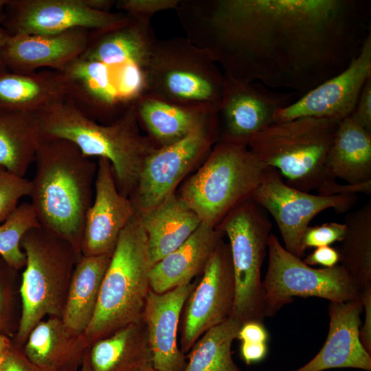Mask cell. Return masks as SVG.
<instances>
[{
	"mask_svg": "<svg viewBox=\"0 0 371 371\" xmlns=\"http://www.w3.org/2000/svg\"><path fill=\"white\" fill-rule=\"evenodd\" d=\"M198 279L163 293L150 289L144 311L153 367L157 371H183L186 356L178 346L177 333L185 302Z\"/></svg>",
	"mask_w": 371,
	"mask_h": 371,
	"instance_id": "19",
	"label": "cell"
},
{
	"mask_svg": "<svg viewBox=\"0 0 371 371\" xmlns=\"http://www.w3.org/2000/svg\"><path fill=\"white\" fill-rule=\"evenodd\" d=\"M13 344L12 338L0 335V363Z\"/></svg>",
	"mask_w": 371,
	"mask_h": 371,
	"instance_id": "47",
	"label": "cell"
},
{
	"mask_svg": "<svg viewBox=\"0 0 371 371\" xmlns=\"http://www.w3.org/2000/svg\"><path fill=\"white\" fill-rule=\"evenodd\" d=\"M181 0H119L115 6L128 14L152 17L155 13L176 9Z\"/></svg>",
	"mask_w": 371,
	"mask_h": 371,
	"instance_id": "39",
	"label": "cell"
},
{
	"mask_svg": "<svg viewBox=\"0 0 371 371\" xmlns=\"http://www.w3.org/2000/svg\"><path fill=\"white\" fill-rule=\"evenodd\" d=\"M39 225L30 203L19 205L0 224V257L14 269H21L26 263V256L21 247L23 236L28 230Z\"/></svg>",
	"mask_w": 371,
	"mask_h": 371,
	"instance_id": "34",
	"label": "cell"
},
{
	"mask_svg": "<svg viewBox=\"0 0 371 371\" xmlns=\"http://www.w3.org/2000/svg\"><path fill=\"white\" fill-rule=\"evenodd\" d=\"M144 371H157V370L154 369L153 366H150L147 369L144 370Z\"/></svg>",
	"mask_w": 371,
	"mask_h": 371,
	"instance_id": "51",
	"label": "cell"
},
{
	"mask_svg": "<svg viewBox=\"0 0 371 371\" xmlns=\"http://www.w3.org/2000/svg\"><path fill=\"white\" fill-rule=\"evenodd\" d=\"M339 122L315 117L273 122L252 136L247 146L265 167L277 170L287 185L318 191L335 180L328 176L325 163Z\"/></svg>",
	"mask_w": 371,
	"mask_h": 371,
	"instance_id": "5",
	"label": "cell"
},
{
	"mask_svg": "<svg viewBox=\"0 0 371 371\" xmlns=\"http://www.w3.org/2000/svg\"><path fill=\"white\" fill-rule=\"evenodd\" d=\"M68 98V86L59 71L23 74L0 70V112L38 113Z\"/></svg>",
	"mask_w": 371,
	"mask_h": 371,
	"instance_id": "25",
	"label": "cell"
},
{
	"mask_svg": "<svg viewBox=\"0 0 371 371\" xmlns=\"http://www.w3.org/2000/svg\"><path fill=\"white\" fill-rule=\"evenodd\" d=\"M175 10L224 74L301 96L346 69L371 32L370 0H181Z\"/></svg>",
	"mask_w": 371,
	"mask_h": 371,
	"instance_id": "1",
	"label": "cell"
},
{
	"mask_svg": "<svg viewBox=\"0 0 371 371\" xmlns=\"http://www.w3.org/2000/svg\"><path fill=\"white\" fill-rule=\"evenodd\" d=\"M251 199L274 218L284 247L298 258L304 252L301 240L310 222L321 212L333 209L344 213L356 203V194L322 196L301 191L287 185L279 172L266 167L261 181Z\"/></svg>",
	"mask_w": 371,
	"mask_h": 371,
	"instance_id": "12",
	"label": "cell"
},
{
	"mask_svg": "<svg viewBox=\"0 0 371 371\" xmlns=\"http://www.w3.org/2000/svg\"><path fill=\"white\" fill-rule=\"evenodd\" d=\"M18 271L0 257V335L14 337L19 326L17 316Z\"/></svg>",
	"mask_w": 371,
	"mask_h": 371,
	"instance_id": "35",
	"label": "cell"
},
{
	"mask_svg": "<svg viewBox=\"0 0 371 371\" xmlns=\"http://www.w3.org/2000/svg\"><path fill=\"white\" fill-rule=\"evenodd\" d=\"M89 359L93 371H144L153 366L144 319L95 341L89 348Z\"/></svg>",
	"mask_w": 371,
	"mask_h": 371,
	"instance_id": "28",
	"label": "cell"
},
{
	"mask_svg": "<svg viewBox=\"0 0 371 371\" xmlns=\"http://www.w3.org/2000/svg\"><path fill=\"white\" fill-rule=\"evenodd\" d=\"M153 265L137 213L121 232L105 272L94 315L84 333L89 346L143 319Z\"/></svg>",
	"mask_w": 371,
	"mask_h": 371,
	"instance_id": "4",
	"label": "cell"
},
{
	"mask_svg": "<svg viewBox=\"0 0 371 371\" xmlns=\"http://www.w3.org/2000/svg\"><path fill=\"white\" fill-rule=\"evenodd\" d=\"M339 261V253L335 249L330 246H323L315 248V249L304 260V262L309 266L319 265L324 267H334Z\"/></svg>",
	"mask_w": 371,
	"mask_h": 371,
	"instance_id": "44",
	"label": "cell"
},
{
	"mask_svg": "<svg viewBox=\"0 0 371 371\" xmlns=\"http://www.w3.org/2000/svg\"><path fill=\"white\" fill-rule=\"evenodd\" d=\"M361 299L346 302H330L329 330L319 352L308 363L293 371H323L352 368L371 370V355L359 339Z\"/></svg>",
	"mask_w": 371,
	"mask_h": 371,
	"instance_id": "20",
	"label": "cell"
},
{
	"mask_svg": "<svg viewBox=\"0 0 371 371\" xmlns=\"http://www.w3.org/2000/svg\"><path fill=\"white\" fill-rule=\"evenodd\" d=\"M325 168L332 179L348 184L371 181V132L348 115L339 122Z\"/></svg>",
	"mask_w": 371,
	"mask_h": 371,
	"instance_id": "29",
	"label": "cell"
},
{
	"mask_svg": "<svg viewBox=\"0 0 371 371\" xmlns=\"http://www.w3.org/2000/svg\"><path fill=\"white\" fill-rule=\"evenodd\" d=\"M266 343L242 342L240 355L247 364L262 360L267 353Z\"/></svg>",
	"mask_w": 371,
	"mask_h": 371,
	"instance_id": "46",
	"label": "cell"
},
{
	"mask_svg": "<svg viewBox=\"0 0 371 371\" xmlns=\"http://www.w3.org/2000/svg\"><path fill=\"white\" fill-rule=\"evenodd\" d=\"M75 371H93L89 359V349L85 354L82 363L80 368Z\"/></svg>",
	"mask_w": 371,
	"mask_h": 371,
	"instance_id": "49",
	"label": "cell"
},
{
	"mask_svg": "<svg viewBox=\"0 0 371 371\" xmlns=\"http://www.w3.org/2000/svg\"><path fill=\"white\" fill-rule=\"evenodd\" d=\"M117 67L114 70L115 86L121 104L127 108L145 92L144 73L141 67L133 64Z\"/></svg>",
	"mask_w": 371,
	"mask_h": 371,
	"instance_id": "37",
	"label": "cell"
},
{
	"mask_svg": "<svg viewBox=\"0 0 371 371\" xmlns=\"http://www.w3.org/2000/svg\"><path fill=\"white\" fill-rule=\"evenodd\" d=\"M41 142L38 113L0 112V166L24 177Z\"/></svg>",
	"mask_w": 371,
	"mask_h": 371,
	"instance_id": "31",
	"label": "cell"
},
{
	"mask_svg": "<svg viewBox=\"0 0 371 371\" xmlns=\"http://www.w3.org/2000/svg\"><path fill=\"white\" fill-rule=\"evenodd\" d=\"M0 371H1V367H0Z\"/></svg>",
	"mask_w": 371,
	"mask_h": 371,
	"instance_id": "52",
	"label": "cell"
},
{
	"mask_svg": "<svg viewBox=\"0 0 371 371\" xmlns=\"http://www.w3.org/2000/svg\"><path fill=\"white\" fill-rule=\"evenodd\" d=\"M265 168L247 145L218 141L182 186L179 196L202 223L216 227L233 209L251 199Z\"/></svg>",
	"mask_w": 371,
	"mask_h": 371,
	"instance_id": "8",
	"label": "cell"
},
{
	"mask_svg": "<svg viewBox=\"0 0 371 371\" xmlns=\"http://www.w3.org/2000/svg\"><path fill=\"white\" fill-rule=\"evenodd\" d=\"M127 14L122 24L100 33H91L80 57L110 67L133 64L142 69L157 40L150 17Z\"/></svg>",
	"mask_w": 371,
	"mask_h": 371,
	"instance_id": "22",
	"label": "cell"
},
{
	"mask_svg": "<svg viewBox=\"0 0 371 371\" xmlns=\"http://www.w3.org/2000/svg\"><path fill=\"white\" fill-rule=\"evenodd\" d=\"M229 241L235 280V300L231 317L242 325L263 323L261 268L272 225L251 199L229 212L216 226Z\"/></svg>",
	"mask_w": 371,
	"mask_h": 371,
	"instance_id": "9",
	"label": "cell"
},
{
	"mask_svg": "<svg viewBox=\"0 0 371 371\" xmlns=\"http://www.w3.org/2000/svg\"><path fill=\"white\" fill-rule=\"evenodd\" d=\"M26 256L19 286L21 311L14 343L23 347L45 316L62 318L71 276L81 256L65 240L39 225L21 240Z\"/></svg>",
	"mask_w": 371,
	"mask_h": 371,
	"instance_id": "6",
	"label": "cell"
},
{
	"mask_svg": "<svg viewBox=\"0 0 371 371\" xmlns=\"http://www.w3.org/2000/svg\"><path fill=\"white\" fill-rule=\"evenodd\" d=\"M346 229L344 223L330 222L315 227L308 226L302 237V249L304 252L307 248L330 246L335 242L342 241Z\"/></svg>",
	"mask_w": 371,
	"mask_h": 371,
	"instance_id": "38",
	"label": "cell"
},
{
	"mask_svg": "<svg viewBox=\"0 0 371 371\" xmlns=\"http://www.w3.org/2000/svg\"><path fill=\"white\" fill-rule=\"evenodd\" d=\"M224 74V73H223ZM225 84L218 109V141L247 143L252 136L274 122L276 112L301 95L269 88L224 74Z\"/></svg>",
	"mask_w": 371,
	"mask_h": 371,
	"instance_id": "15",
	"label": "cell"
},
{
	"mask_svg": "<svg viewBox=\"0 0 371 371\" xmlns=\"http://www.w3.org/2000/svg\"><path fill=\"white\" fill-rule=\"evenodd\" d=\"M111 256L81 255L76 263L61 318L76 333L84 334L92 320Z\"/></svg>",
	"mask_w": 371,
	"mask_h": 371,
	"instance_id": "30",
	"label": "cell"
},
{
	"mask_svg": "<svg viewBox=\"0 0 371 371\" xmlns=\"http://www.w3.org/2000/svg\"><path fill=\"white\" fill-rule=\"evenodd\" d=\"M370 77L371 32L358 56L346 69L302 95L288 106L278 109L274 115V122L301 117L340 122L352 113L366 82Z\"/></svg>",
	"mask_w": 371,
	"mask_h": 371,
	"instance_id": "16",
	"label": "cell"
},
{
	"mask_svg": "<svg viewBox=\"0 0 371 371\" xmlns=\"http://www.w3.org/2000/svg\"><path fill=\"white\" fill-rule=\"evenodd\" d=\"M41 138H60L74 144L87 157L107 159L119 192L130 197L143 164L156 148L140 133L134 104L109 124H99L68 98L38 113Z\"/></svg>",
	"mask_w": 371,
	"mask_h": 371,
	"instance_id": "3",
	"label": "cell"
},
{
	"mask_svg": "<svg viewBox=\"0 0 371 371\" xmlns=\"http://www.w3.org/2000/svg\"><path fill=\"white\" fill-rule=\"evenodd\" d=\"M134 106L139 124L156 148L183 139L218 111L179 105L148 93L141 95Z\"/></svg>",
	"mask_w": 371,
	"mask_h": 371,
	"instance_id": "27",
	"label": "cell"
},
{
	"mask_svg": "<svg viewBox=\"0 0 371 371\" xmlns=\"http://www.w3.org/2000/svg\"><path fill=\"white\" fill-rule=\"evenodd\" d=\"M344 224L339 261L361 289L371 285V203L348 213Z\"/></svg>",
	"mask_w": 371,
	"mask_h": 371,
	"instance_id": "32",
	"label": "cell"
},
{
	"mask_svg": "<svg viewBox=\"0 0 371 371\" xmlns=\"http://www.w3.org/2000/svg\"><path fill=\"white\" fill-rule=\"evenodd\" d=\"M217 113L212 114L183 139L156 148L146 159L137 187L129 197L138 214L163 202L175 190L186 175L218 141Z\"/></svg>",
	"mask_w": 371,
	"mask_h": 371,
	"instance_id": "11",
	"label": "cell"
},
{
	"mask_svg": "<svg viewBox=\"0 0 371 371\" xmlns=\"http://www.w3.org/2000/svg\"><path fill=\"white\" fill-rule=\"evenodd\" d=\"M142 71L144 93L184 106L218 109L223 71L187 38L157 40Z\"/></svg>",
	"mask_w": 371,
	"mask_h": 371,
	"instance_id": "7",
	"label": "cell"
},
{
	"mask_svg": "<svg viewBox=\"0 0 371 371\" xmlns=\"http://www.w3.org/2000/svg\"><path fill=\"white\" fill-rule=\"evenodd\" d=\"M360 299L365 312V319L359 330V339L366 351L371 354V285L361 289Z\"/></svg>",
	"mask_w": 371,
	"mask_h": 371,
	"instance_id": "42",
	"label": "cell"
},
{
	"mask_svg": "<svg viewBox=\"0 0 371 371\" xmlns=\"http://www.w3.org/2000/svg\"><path fill=\"white\" fill-rule=\"evenodd\" d=\"M30 180L0 166V224L16 208L21 198L30 196Z\"/></svg>",
	"mask_w": 371,
	"mask_h": 371,
	"instance_id": "36",
	"label": "cell"
},
{
	"mask_svg": "<svg viewBox=\"0 0 371 371\" xmlns=\"http://www.w3.org/2000/svg\"><path fill=\"white\" fill-rule=\"evenodd\" d=\"M235 292L230 248L222 239L185 302L180 342L183 354L207 330L231 317Z\"/></svg>",
	"mask_w": 371,
	"mask_h": 371,
	"instance_id": "14",
	"label": "cell"
},
{
	"mask_svg": "<svg viewBox=\"0 0 371 371\" xmlns=\"http://www.w3.org/2000/svg\"><path fill=\"white\" fill-rule=\"evenodd\" d=\"M27 358L47 371H75L90 348L84 334L69 329L61 318L38 323L22 347Z\"/></svg>",
	"mask_w": 371,
	"mask_h": 371,
	"instance_id": "24",
	"label": "cell"
},
{
	"mask_svg": "<svg viewBox=\"0 0 371 371\" xmlns=\"http://www.w3.org/2000/svg\"><path fill=\"white\" fill-rule=\"evenodd\" d=\"M124 12H104L87 0H8L1 26L10 34H52L82 29L100 33L124 23Z\"/></svg>",
	"mask_w": 371,
	"mask_h": 371,
	"instance_id": "13",
	"label": "cell"
},
{
	"mask_svg": "<svg viewBox=\"0 0 371 371\" xmlns=\"http://www.w3.org/2000/svg\"><path fill=\"white\" fill-rule=\"evenodd\" d=\"M268 267L262 280V311L273 317L295 297H317L330 302L360 299L361 289L341 265L313 268L289 252L271 234Z\"/></svg>",
	"mask_w": 371,
	"mask_h": 371,
	"instance_id": "10",
	"label": "cell"
},
{
	"mask_svg": "<svg viewBox=\"0 0 371 371\" xmlns=\"http://www.w3.org/2000/svg\"><path fill=\"white\" fill-rule=\"evenodd\" d=\"M111 68L79 56L59 71L68 86V98L87 117L103 124L113 122L128 107L120 101Z\"/></svg>",
	"mask_w": 371,
	"mask_h": 371,
	"instance_id": "21",
	"label": "cell"
},
{
	"mask_svg": "<svg viewBox=\"0 0 371 371\" xmlns=\"http://www.w3.org/2000/svg\"><path fill=\"white\" fill-rule=\"evenodd\" d=\"M237 338L242 342L266 343L267 333L263 323L248 322L241 326Z\"/></svg>",
	"mask_w": 371,
	"mask_h": 371,
	"instance_id": "45",
	"label": "cell"
},
{
	"mask_svg": "<svg viewBox=\"0 0 371 371\" xmlns=\"http://www.w3.org/2000/svg\"><path fill=\"white\" fill-rule=\"evenodd\" d=\"M95 198L85 221L80 244L82 256L111 255L119 236L137 214L129 197L116 186L111 164L98 158Z\"/></svg>",
	"mask_w": 371,
	"mask_h": 371,
	"instance_id": "17",
	"label": "cell"
},
{
	"mask_svg": "<svg viewBox=\"0 0 371 371\" xmlns=\"http://www.w3.org/2000/svg\"><path fill=\"white\" fill-rule=\"evenodd\" d=\"M223 235L216 227L201 222L180 247L153 264L149 274L150 289L163 293L192 282L203 272Z\"/></svg>",
	"mask_w": 371,
	"mask_h": 371,
	"instance_id": "23",
	"label": "cell"
},
{
	"mask_svg": "<svg viewBox=\"0 0 371 371\" xmlns=\"http://www.w3.org/2000/svg\"><path fill=\"white\" fill-rule=\"evenodd\" d=\"M8 0H0V25H1L5 13V5Z\"/></svg>",
	"mask_w": 371,
	"mask_h": 371,
	"instance_id": "50",
	"label": "cell"
},
{
	"mask_svg": "<svg viewBox=\"0 0 371 371\" xmlns=\"http://www.w3.org/2000/svg\"><path fill=\"white\" fill-rule=\"evenodd\" d=\"M30 196L41 226L81 255L87 212L93 203L97 164L72 142L41 138Z\"/></svg>",
	"mask_w": 371,
	"mask_h": 371,
	"instance_id": "2",
	"label": "cell"
},
{
	"mask_svg": "<svg viewBox=\"0 0 371 371\" xmlns=\"http://www.w3.org/2000/svg\"><path fill=\"white\" fill-rule=\"evenodd\" d=\"M241 326L230 317L207 330L191 348L183 371H242L232 354Z\"/></svg>",
	"mask_w": 371,
	"mask_h": 371,
	"instance_id": "33",
	"label": "cell"
},
{
	"mask_svg": "<svg viewBox=\"0 0 371 371\" xmlns=\"http://www.w3.org/2000/svg\"><path fill=\"white\" fill-rule=\"evenodd\" d=\"M350 115L363 128L371 132V77L366 82Z\"/></svg>",
	"mask_w": 371,
	"mask_h": 371,
	"instance_id": "41",
	"label": "cell"
},
{
	"mask_svg": "<svg viewBox=\"0 0 371 371\" xmlns=\"http://www.w3.org/2000/svg\"><path fill=\"white\" fill-rule=\"evenodd\" d=\"M317 192L318 194L322 196L356 194L357 193L370 194L371 193V181L355 185L348 183L341 185L336 180H333L326 183Z\"/></svg>",
	"mask_w": 371,
	"mask_h": 371,
	"instance_id": "43",
	"label": "cell"
},
{
	"mask_svg": "<svg viewBox=\"0 0 371 371\" xmlns=\"http://www.w3.org/2000/svg\"><path fill=\"white\" fill-rule=\"evenodd\" d=\"M138 215L153 264L180 247L201 223L197 214L175 194Z\"/></svg>",
	"mask_w": 371,
	"mask_h": 371,
	"instance_id": "26",
	"label": "cell"
},
{
	"mask_svg": "<svg viewBox=\"0 0 371 371\" xmlns=\"http://www.w3.org/2000/svg\"><path fill=\"white\" fill-rule=\"evenodd\" d=\"M91 32L74 29L52 34L10 35L1 51L9 71L30 74L39 68L60 71L86 50Z\"/></svg>",
	"mask_w": 371,
	"mask_h": 371,
	"instance_id": "18",
	"label": "cell"
},
{
	"mask_svg": "<svg viewBox=\"0 0 371 371\" xmlns=\"http://www.w3.org/2000/svg\"><path fill=\"white\" fill-rule=\"evenodd\" d=\"M1 371H47L31 362L22 347L14 343L0 363Z\"/></svg>",
	"mask_w": 371,
	"mask_h": 371,
	"instance_id": "40",
	"label": "cell"
},
{
	"mask_svg": "<svg viewBox=\"0 0 371 371\" xmlns=\"http://www.w3.org/2000/svg\"><path fill=\"white\" fill-rule=\"evenodd\" d=\"M10 35V34L1 25H0V70L6 69L4 67L1 60V51Z\"/></svg>",
	"mask_w": 371,
	"mask_h": 371,
	"instance_id": "48",
	"label": "cell"
}]
</instances>
